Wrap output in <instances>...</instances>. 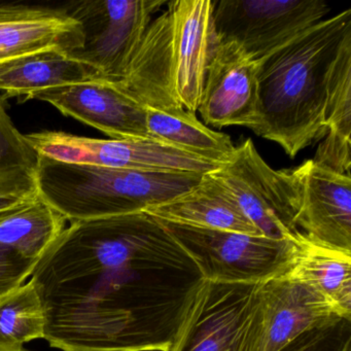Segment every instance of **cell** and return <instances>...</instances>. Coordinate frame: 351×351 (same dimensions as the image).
Here are the masks:
<instances>
[{"mask_svg":"<svg viewBox=\"0 0 351 351\" xmlns=\"http://www.w3.org/2000/svg\"><path fill=\"white\" fill-rule=\"evenodd\" d=\"M30 277L61 351H169L205 280L145 211L73 221Z\"/></svg>","mask_w":351,"mask_h":351,"instance_id":"6da1fadb","label":"cell"},{"mask_svg":"<svg viewBox=\"0 0 351 351\" xmlns=\"http://www.w3.org/2000/svg\"><path fill=\"white\" fill-rule=\"evenodd\" d=\"M351 10L322 20L258 61V136L291 159L326 136L324 104L330 67L347 34Z\"/></svg>","mask_w":351,"mask_h":351,"instance_id":"7a4b0ae2","label":"cell"},{"mask_svg":"<svg viewBox=\"0 0 351 351\" xmlns=\"http://www.w3.org/2000/svg\"><path fill=\"white\" fill-rule=\"evenodd\" d=\"M203 176L65 163L40 156L36 182L40 196L73 223L145 211L188 192Z\"/></svg>","mask_w":351,"mask_h":351,"instance_id":"3957f363","label":"cell"},{"mask_svg":"<svg viewBox=\"0 0 351 351\" xmlns=\"http://www.w3.org/2000/svg\"><path fill=\"white\" fill-rule=\"evenodd\" d=\"M260 287L204 280L169 351H265Z\"/></svg>","mask_w":351,"mask_h":351,"instance_id":"277c9868","label":"cell"},{"mask_svg":"<svg viewBox=\"0 0 351 351\" xmlns=\"http://www.w3.org/2000/svg\"><path fill=\"white\" fill-rule=\"evenodd\" d=\"M158 221L198 267L205 280L258 283L293 264L295 241Z\"/></svg>","mask_w":351,"mask_h":351,"instance_id":"5b68a950","label":"cell"},{"mask_svg":"<svg viewBox=\"0 0 351 351\" xmlns=\"http://www.w3.org/2000/svg\"><path fill=\"white\" fill-rule=\"evenodd\" d=\"M166 0H84L65 10L81 26L83 47L69 56L118 82L126 75L143 36Z\"/></svg>","mask_w":351,"mask_h":351,"instance_id":"8992f818","label":"cell"},{"mask_svg":"<svg viewBox=\"0 0 351 351\" xmlns=\"http://www.w3.org/2000/svg\"><path fill=\"white\" fill-rule=\"evenodd\" d=\"M211 174L231 192L261 236L291 241L300 237L298 195L291 174L270 167L252 139L236 147L231 158Z\"/></svg>","mask_w":351,"mask_h":351,"instance_id":"52a82bcc","label":"cell"},{"mask_svg":"<svg viewBox=\"0 0 351 351\" xmlns=\"http://www.w3.org/2000/svg\"><path fill=\"white\" fill-rule=\"evenodd\" d=\"M40 156L65 163L116 169L208 173L219 167L199 156L154 139H96L58 131L25 135Z\"/></svg>","mask_w":351,"mask_h":351,"instance_id":"ba28073f","label":"cell"},{"mask_svg":"<svg viewBox=\"0 0 351 351\" xmlns=\"http://www.w3.org/2000/svg\"><path fill=\"white\" fill-rule=\"evenodd\" d=\"M324 0H219L213 20L217 38L262 60L330 13Z\"/></svg>","mask_w":351,"mask_h":351,"instance_id":"9c48e42d","label":"cell"},{"mask_svg":"<svg viewBox=\"0 0 351 351\" xmlns=\"http://www.w3.org/2000/svg\"><path fill=\"white\" fill-rule=\"evenodd\" d=\"M298 195L295 226L308 239L351 252V178L307 160L289 170Z\"/></svg>","mask_w":351,"mask_h":351,"instance_id":"30bf717a","label":"cell"},{"mask_svg":"<svg viewBox=\"0 0 351 351\" xmlns=\"http://www.w3.org/2000/svg\"><path fill=\"white\" fill-rule=\"evenodd\" d=\"M207 67L198 112L215 128L258 123V63L238 45L219 40Z\"/></svg>","mask_w":351,"mask_h":351,"instance_id":"8fae6325","label":"cell"},{"mask_svg":"<svg viewBox=\"0 0 351 351\" xmlns=\"http://www.w3.org/2000/svg\"><path fill=\"white\" fill-rule=\"evenodd\" d=\"M48 102L64 116L94 127L112 139H152L147 108L106 80L53 88L27 100Z\"/></svg>","mask_w":351,"mask_h":351,"instance_id":"7c38bea8","label":"cell"},{"mask_svg":"<svg viewBox=\"0 0 351 351\" xmlns=\"http://www.w3.org/2000/svg\"><path fill=\"white\" fill-rule=\"evenodd\" d=\"M173 15L174 84L182 106L196 114L207 67L219 45L211 0L169 1Z\"/></svg>","mask_w":351,"mask_h":351,"instance_id":"4fadbf2b","label":"cell"},{"mask_svg":"<svg viewBox=\"0 0 351 351\" xmlns=\"http://www.w3.org/2000/svg\"><path fill=\"white\" fill-rule=\"evenodd\" d=\"M260 295L266 328L265 351H278L303 332L345 317L322 293L287 272L261 282Z\"/></svg>","mask_w":351,"mask_h":351,"instance_id":"5bb4252c","label":"cell"},{"mask_svg":"<svg viewBox=\"0 0 351 351\" xmlns=\"http://www.w3.org/2000/svg\"><path fill=\"white\" fill-rule=\"evenodd\" d=\"M168 3L147 27L125 77L112 82L145 108L163 112L184 108L174 84L173 15Z\"/></svg>","mask_w":351,"mask_h":351,"instance_id":"9a60e30c","label":"cell"},{"mask_svg":"<svg viewBox=\"0 0 351 351\" xmlns=\"http://www.w3.org/2000/svg\"><path fill=\"white\" fill-rule=\"evenodd\" d=\"M83 43L81 26L63 10L0 3V62L48 49L69 55Z\"/></svg>","mask_w":351,"mask_h":351,"instance_id":"2e32d148","label":"cell"},{"mask_svg":"<svg viewBox=\"0 0 351 351\" xmlns=\"http://www.w3.org/2000/svg\"><path fill=\"white\" fill-rule=\"evenodd\" d=\"M145 213L160 221L200 229L221 230L261 236L229 190L211 174L188 192Z\"/></svg>","mask_w":351,"mask_h":351,"instance_id":"e0dca14e","label":"cell"},{"mask_svg":"<svg viewBox=\"0 0 351 351\" xmlns=\"http://www.w3.org/2000/svg\"><path fill=\"white\" fill-rule=\"evenodd\" d=\"M326 136L313 162L338 173L350 176L351 34L341 44L330 67L324 104Z\"/></svg>","mask_w":351,"mask_h":351,"instance_id":"ac0fdd59","label":"cell"},{"mask_svg":"<svg viewBox=\"0 0 351 351\" xmlns=\"http://www.w3.org/2000/svg\"><path fill=\"white\" fill-rule=\"evenodd\" d=\"M104 80L99 71L57 50L38 51L0 62V91L5 97L25 96L82 82Z\"/></svg>","mask_w":351,"mask_h":351,"instance_id":"d6986e66","label":"cell"},{"mask_svg":"<svg viewBox=\"0 0 351 351\" xmlns=\"http://www.w3.org/2000/svg\"><path fill=\"white\" fill-rule=\"evenodd\" d=\"M287 272L313 287L343 316L351 318V252L317 243L301 234Z\"/></svg>","mask_w":351,"mask_h":351,"instance_id":"ffe728a7","label":"cell"},{"mask_svg":"<svg viewBox=\"0 0 351 351\" xmlns=\"http://www.w3.org/2000/svg\"><path fill=\"white\" fill-rule=\"evenodd\" d=\"M65 223L66 219L36 192L0 217V244L38 261L64 231Z\"/></svg>","mask_w":351,"mask_h":351,"instance_id":"44dd1931","label":"cell"},{"mask_svg":"<svg viewBox=\"0 0 351 351\" xmlns=\"http://www.w3.org/2000/svg\"><path fill=\"white\" fill-rule=\"evenodd\" d=\"M147 126L154 141L173 145L207 161L221 164L235 151L231 137L215 132L186 108L163 112L147 108Z\"/></svg>","mask_w":351,"mask_h":351,"instance_id":"7402d4cb","label":"cell"},{"mask_svg":"<svg viewBox=\"0 0 351 351\" xmlns=\"http://www.w3.org/2000/svg\"><path fill=\"white\" fill-rule=\"evenodd\" d=\"M46 317L32 281L0 299V347L23 348L25 343L44 339Z\"/></svg>","mask_w":351,"mask_h":351,"instance_id":"603a6c76","label":"cell"},{"mask_svg":"<svg viewBox=\"0 0 351 351\" xmlns=\"http://www.w3.org/2000/svg\"><path fill=\"white\" fill-rule=\"evenodd\" d=\"M40 155L26 141L8 114L5 97L0 96V167L8 171L36 174Z\"/></svg>","mask_w":351,"mask_h":351,"instance_id":"cb8c5ba5","label":"cell"},{"mask_svg":"<svg viewBox=\"0 0 351 351\" xmlns=\"http://www.w3.org/2000/svg\"><path fill=\"white\" fill-rule=\"evenodd\" d=\"M278 351H351V318H335L307 330Z\"/></svg>","mask_w":351,"mask_h":351,"instance_id":"d4e9b609","label":"cell"},{"mask_svg":"<svg viewBox=\"0 0 351 351\" xmlns=\"http://www.w3.org/2000/svg\"><path fill=\"white\" fill-rule=\"evenodd\" d=\"M38 261L0 244V299L24 285Z\"/></svg>","mask_w":351,"mask_h":351,"instance_id":"484cf974","label":"cell"},{"mask_svg":"<svg viewBox=\"0 0 351 351\" xmlns=\"http://www.w3.org/2000/svg\"><path fill=\"white\" fill-rule=\"evenodd\" d=\"M36 192V174L0 167V217Z\"/></svg>","mask_w":351,"mask_h":351,"instance_id":"4316f807","label":"cell"},{"mask_svg":"<svg viewBox=\"0 0 351 351\" xmlns=\"http://www.w3.org/2000/svg\"><path fill=\"white\" fill-rule=\"evenodd\" d=\"M0 351H30L28 350V349L24 348H20V349H7V348H3V347H0Z\"/></svg>","mask_w":351,"mask_h":351,"instance_id":"83f0119b","label":"cell"}]
</instances>
